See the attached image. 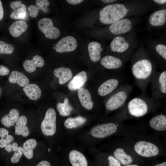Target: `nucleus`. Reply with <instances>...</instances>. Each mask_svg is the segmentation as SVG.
Masks as SVG:
<instances>
[{
    "instance_id": "nucleus-1",
    "label": "nucleus",
    "mask_w": 166,
    "mask_h": 166,
    "mask_svg": "<svg viewBox=\"0 0 166 166\" xmlns=\"http://www.w3.org/2000/svg\"><path fill=\"white\" fill-rule=\"evenodd\" d=\"M160 105L152 97H148L146 93H143L127 102L123 110L127 112L130 116L138 118L145 116Z\"/></svg>"
},
{
    "instance_id": "nucleus-2",
    "label": "nucleus",
    "mask_w": 166,
    "mask_h": 166,
    "mask_svg": "<svg viewBox=\"0 0 166 166\" xmlns=\"http://www.w3.org/2000/svg\"><path fill=\"white\" fill-rule=\"evenodd\" d=\"M135 83L143 93H146V89L156 73L152 63L146 58L136 61L131 68Z\"/></svg>"
},
{
    "instance_id": "nucleus-3",
    "label": "nucleus",
    "mask_w": 166,
    "mask_h": 166,
    "mask_svg": "<svg viewBox=\"0 0 166 166\" xmlns=\"http://www.w3.org/2000/svg\"><path fill=\"white\" fill-rule=\"evenodd\" d=\"M132 85L125 84L114 91L107 101L105 107L108 111H112L123 107L132 92Z\"/></svg>"
},
{
    "instance_id": "nucleus-4",
    "label": "nucleus",
    "mask_w": 166,
    "mask_h": 166,
    "mask_svg": "<svg viewBox=\"0 0 166 166\" xmlns=\"http://www.w3.org/2000/svg\"><path fill=\"white\" fill-rule=\"evenodd\" d=\"M41 129L42 134L47 137L51 138L57 134L61 137L66 139L62 127L57 126L56 112L52 108H49L46 111L41 124Z\"/></svg>"
},
{
    "instance_id": "nucleus-5",
    "label": "nucleus",
    "mask_w": 166,
    "mask_h": 166,
    "mask_svg": "<svg viewBox=\"0 0 166 166\" xmlns=\"http://www.w3.org/2000/svg\"><path fill=\"white\" fill-rule=\"evenodd\" d=\"M128 10L123 4L117 3L107 5L99 12L100 21L104 24L115 23L124 17Z\"/></svg>"
},
{
    "instance_id": "nucleus-6",
    "label": "nucleus",
    "mask_w": 166,
    "mask_h": 166,
    "mask_svg": "<svg viewBox=\"0 0 166 166\" xmlns=\"http://www.w3.org/2000/svg\"><path fill=\"white\" fill-rule=\"evenodd\" d=\"M89 123L86 117L81 115L68 117L64 121L62 127L66 138L72 137L89 125Z\"/></svg>"
},
{
    "instance_id": "nucleus-7",
    "label": "nucleus",
    "mask_w": 166,
    "mask_h": 166,
    "mask_svg": "<svg viewBox=\"0 0 166 166\" xmlns=\"http://www.w3.org/2000/svg\"><path fill=\"white\" fill-rule=\"evenodd\" d=\"M152 98L157 102L164 101L166 97V71L156 73L150 82Z\"/></svg>"
},
{
    "instance_id": "nucleus-8",
    "label": "nucleus",
    "mask_w": 166,
    "mask_h": 166,
    "mask_svg": "<svg viewBox=\"0 0 166 166\" xmlns=\"http://www.w3.org/2000/svg\"><path fill=\"white\" fill-rule=\"evenodd\" d=\"M125 75L118 73L114 77L107 79L100 85L97 89L98 94L101 97L106 96L125 84Z\"/></svg>"
},
{
    "instance_id": "nucleus-9",
    "label": "nucleus",
    "mask_w": 166,
    "mask_h": 166,
    "mask_svg": "<svg viewBox=\"0 0 166 166\" xmlns=\"http://www.w3.org/2000/svg\"><path fill=\"white\" fill-rule=\"evenodd\" d=\"M134 149L138 154L146 157L156 156L160 152L158 147L155 144L144 140L137 142L134 144Z\"/></svg>"
},
{
    "instance_id": "nucleus-10",
    "label": "nucleus",
    "mask_w": 166,
    "mask_h": 166,
    "mask_svg": "<svg viewBox=\"0 0 166 166\" xmlns=\"http://www.w3.org/2000/svg\"><path fill=\"white\" fill-rule=\"evenodd\" d=\"M38 27L47 38L55 39L60 35L59 30L53 26L52 21L49 18H45L40 19L38 22Z\"/></svg>"
},
{
    "instance_id": "nucleus-11",
    "label": "nucleus",
    "mask_w": 166,
    "mask_h": 166,
    "mask_svg": "<svg viewBox=\"0 0 166 166\" xmlns=\"http://www.w3.org/2000/svg\"><path fill=\"white\" fill-rule=\"evenodd\" d=\"M77 45V41L74 37L67 36L62 38L57 43L55 49L59 53L71 52L76 49Z\"/></svg>"
},
{
    "instance_id": "nucleus-12",
    "label": "nucleus",
    "mask_w": 166,
    "mask_h": 166,
    "mask_svg": "<svg viewBox=\"0 0 166 166\" xmlns=\"http://www.w3.org/2000/svg\"><path fill=\"white\" fill-rule=\"evenodd\" d=\"M132 27V24L131 21L125 18L112 24L109 27V30L112 33L118 35L129 32Z\"/></svg>"
},
{
    "instance_id": "nucleus-13",
    "label": "nucleus",
    "mask_w": 166,
    "mask_h": 166,
    "mask_svg": "<svg viewBox=\"0 0 166 166\" xmlns=\"http://www.w3.org/2000/svg\"><path fill=\"white\" fill-rule=\"evenodd\" d=\"M77 93L82 107L87 110H92L94 103L92 101L91 94L89 91L86 89L81 88L79 89Z\"/></svg>"
},
{
    "instance_id": "nucleus-14",
    "label": "nucleus",
    "mask_w": 166,
    "mask_h": 166,
    "mask_svg": "<svg viewBox=\"0 0 166 166\" xmlns=\"http://www.w3.org/2000/svg\"><path fill=\"white\" fill-rule=\"evenodd\" d=\"M100 64L105 68L109 69H118L121 68L123 63L119 58L111 55H106L103 57Z\"/></svg>"
},
{
    "instance_id": "nucleus-15",
    "label": "nucleus",
    "mask_w": 166,
    "mask_h": 166,
    "mask_svg": "<svg viewBox=\"0 0 166 166\" xmlns=\"http://www.w3.org/2000/svg\"><path fill=\"white\" fill-rule=\"evenodd\" d=\"M10 6L13 10L10 15L11 18L14 19H21L26 16V12L25 5L22 4L21 1H16L12 2Z\"/></svg>"
},
{
    "instance_id": "nucleus-16",
    "label": "nucleus",
    "mask_w": 166,
    "mask_h": 166,
    "mask_svg": "<svg viewBox=\"0 0 166 166\" xmlns=\"http://www.w3.org/2000/svg\"><path fill=\"white\" fill-rule=\"evenodd\" d=\"M149 124L151 127L156 131H166V115L160 113L153 117L149 120Z\"/></svg>"
},
{
    "instance_id": "nucleus-17",
    "label": "nucleus",
    "mask_w": 166,
    "mask_h": 166,
    "mask_svg": "<svg viewBox=\"0 0 166 166\" xmlns=\"http://www.w3.org/2000/svg\"><path fill=\"white\" fill-rule=\"evenodd\" d=\"M87 79L86 72L82 71L76 75L69 82L68 87L71 90L79 89L85 83Z\"/></svg>"
},
{
    "instance_id": "nucleus-18",
    "label": "nucleus",
    "mask_w": 166,
    "mask_h": 166,
    "mask_svg": "<svg viewBox=\"0 0 166 166\" xmlns=\"http://www.w3.org/2000/svg\"><path fill=\"white\" fill-rule=\"evenodd\" d=\"M44 59L40 56H34L31 60H26L23 63L25 70L30 73H32L36 70L37 67H42L44 65Z\"/></svg>"
},
{
    "instance_id": "nucleus-19",
    "label": "nucleus",
    "mask_w": 166,
    "mask_h": 166,
    "mask_svg": "<svg viewBox=\"0 0 166 166\" xmlns=\"http://www.w3.org/2000/svg\"><path fill=\"white\" fill-rule=\"evenodd\" d=\"M111 50L114 52L123 53L127 50L129 47V44L122 36L115 38L110 43Z\"/></svg>"
},
{
    "instance_id": "nucleus-20",
    "label": "nucleus",
    "mask_w": 166,
    "mask_h": 166,
    "mask_svg": "<svg viewBox=\"0 0 166 166\" xmlns=\"http://www.w3.org/2000/svg\"><path fill=\"white\" fill-rule=\"evenodd\" d=\"M88 50L90 59L92 61L97 62L100 60L102 49L99 43L95 41L89 43L88 45Z\"/></svg>"
},
{
    "instance_id": "nucleus-21",
    "label": "nucleus",
    "mask_w": 166,
    "mask_h": 166,
    "mask_svg": "<svg viewBox=\"0 0 166 166\" xmlns=\"http://www.w3.org/2000/svg\"><path fill=\"white\" fill-rule=\"evenodd\" d=\"M35 2L36 6L30 5L28 7L30 11V15L32 18H35L38 15L39 10H42L44 12L47 13L48 11V7L49 5V1L47 0H36Z\"/></svg>"
},
{
    "instance_id": "nucleus-22",
    "label": "nucleus",
    "mask_w": 166,
    "mask_h": 166,
    "mask_svg": "<svg viewBox=\"0 0 166 166\" xmlns=\"http://www.w3.org/2000/svg\"><path fill=\"white\" fill-rule=\"evenodd\" d=\"M28 27V24L25 22L18 21L13 23L9 28L10 34L13 37H18L25 32Z\"/></svg>"
},
{
    "instance_id": "nucleus-23",
    "label": "nucleus",
    "mask_w": 166,
    "mask_h": 166,
    "mask_svg": "<svg viewBox=\"0 0 166 166\" xmlns=\"http://www.w3.org/2000/svg\"><path fill=\"white\" fill-rule=\"evenodd\" d=\"M53 73L56 77L58 78V82L60 85L67 82L73 76L71 70L67 68L60 67L57 68L54 70Z\"/></svg>"
},
{
    "instance_id": "nucleus-24",
    "label": "nucleus",
    "mask_w": 166,
    "mask_h": 166,
    "mask_svg": "<svg viewBox=\"0 0 166 166\" xmlns=\"http://www.w3.org/2000/svg\"><path fill=\"white\" fill-rule=\"evenodd\" d=\"M149 21L154 26L164 25L166 22V10L162 9L154 12L150 16Z\"/></svg>"
},
{
    "instance_id": "nucleus-25",
    "label": "nucleus",
    "mask_w": 166,
    "mask_h": 166,
    "mask_svg": "<svg viewBox=\"0 0 166 166\" xmlns=\"http://www.w3.org/2000/svg\"><path fill=\"white\" fill-rule=\"evenodd\" d=\"M9 81L12 83H16L22 87H25L29 83L28 78L22 73L17 71H13L9 78Z\"/></svg>"
},
{
    "instance_id": "nucleus-26",
    "label": "nucleus",
    "mask_w": 166,
    "mask_h": 166,
    "mask_svg": "<svg viewBox=\"0 0 166 166\" xmlns=\"http://www.w3.org/2000/svg\"><path fill=\"white\" fill-rule=\"evenodd\" d=\"M27 123L26 117L24 115L21 116L16 123L15 127V134L22 135L24 137H26L30 134V132L26 125Z\"/></svg>"
},
{
    "instance_id": "nucleus-27",
    "label": "nucleus",
    "mask_w": 166,
    "mask_h": 166,
    "mask_svg": "<svg viewBox=\"0 0 166 166\" xmlns=\"http://www.w3.org/2000/svg\"><path fill=\"white\" fill-rule=\"evenodd\" d=\"M19 118L18 111L16 109H11L8 114L3 116L1 119L2 123L5 127L10 128L14 126Z\"/></svg>"
},
{
    "instance_id": "nucleus-28",
    "label": "nucleus",
    "mask_w": 166,
    "mask_h": 166,
    "mask_svg": "<svg viewBox=\"0 0 166 166\" xmlns=\"http://www.w3.org/2000/svg\"><path fill=\"white\" fill-rule=\"evenodd\" d=\"M23 91L30 99L35 101L39 99L41 95V91L36 84H28L23 88Z\"/></svg>"
},
{
    "instance_id": "nucleus-29",
    "label": "nucleus",
    "mask_w": 166,
    "mask_h": 166,
    "mask_svg": "<svg viewBox=\"0 0 166 166\" xmlns=\"http://www.w3.org/2000/svg\"><path fill=\"white\" fill-rule=\"evenodd\" d=\"M114 157L122 164H130L133 161L132 157L126 153L124 150L121 148H115L112 151Z\"/></svg>"
},
{
    "instance_id": "nucleus-30",
    "label": "nucleus",
    "mask_w": 166,
    "mask_h": 166,
    "mask_svg": "<svg viewBox=\"0 0 166 166\" xmlns=\"http://www.w3.org/2000/svg\"><path fill=\"white\" fill-rule=\"evenodd\" d=\"M56 107L59 114L63 117L70 116L73 110V108L69 104L67 98H65L63 103L59 102L57 103Z\"/></svg>"
},
{
    "instance_id": "nucleus-31",
    "label": "nucleus",
    "mask_w": 166,
    "mask_h": 166,
    "mask_svg": "<svg viewBox=\"0 0 166 166\" xmlns=\"http://www.w3.org/2000/svg\"><path fill=\"white\" fill-rule=\"evenodd\" d=\"M37 143L35 139H30L23 144L22 150L24 155L28 159H31L33 156V150L36 147Z\"/></svg>"
},
{
    "instance_id": "nucleus-32",
    "label": "nucleus",
    "mask_w": 166,
    "mask_h": 166,
    "mask_svg": "<svg viewBox=\"0 0 166 166\" xmlns=\"http://www.w3.org/2000/svg\"><path fill=\"white\" fill-rule=\"evenodd\" d=\"M14 49V47L12 45L0 41V54H11L13 52Z\"/></svg>"
},
{
    "instance_id": "nucleus-33",
    "label": "nucleus",
    "mask_w": 166,
    "mask_h": 166,
    "mask_svg": "<svg viewBox=\"0 0 166 166\" xmlns=\"http://www.w3.org/2000/svg\"><path fill=\"white\" fill-rule=\"evenodd\" d=\"M23 153L22 148L21 147H18L17 149L14 151V154L11 158V162L13 163L18 162Z\"/></svg>"
},
{
    "instance_id": "nucleus-34",
    "label": "nucleus",
    "mask_w": 166,
    "mask_h": 166,
    "mask_svg": "<svg viewBox=\"0 0 166 166\" xmlns=\"http://www.w3.org/2000/svg\"><path fill=\"white\" fill-rule=\"evenodd\" d=\"M156 49L157 53L164 60H166V46L165 45L159 44L156 46Z\"/></svg>"
},
{
    "instance_id": "nucleus-35",
    "label": "nucleus",
    "mask_w": 166,
    "mask_h": 166,
    "mask_svg": "<svg viewBox=\"0 0 166 166\" xmlns=\"http://www.w3.org/2000/svg\"><path fill=\"white\" fill-rule=\"evenodd\" d=\"M107 156L108 166H121L120 163L113 156L108 154Z\"/></svg>"
},
{
    "instance_id": "nucleus-36",
    "label": "nucleus",
    "mask_w": 166,
    "mask_h": 166,
    "mask_svg": "<svg viewBox=\"0 0 166 166\" xmlns=\"http://www.w3.org/2000/svg\"><path fill=\"white\" fill-rule=\"evenodd\" d=\"M9 69L3 65L0 66V75L5 76L7 75L9 73Z\"/></svg>"
},
{
    "instance_id": "nucleus-37",
    "label": "nucleus",
    "mask_w": 166,
    "mask_h": 166,
    "mask_svg": "<svg viewBox=\"0 0 166 166\" xmlns=\"http://www.w3.org/2000/svg\"><path fill=\"white\" fill-rule=\"evenodd\" d=\"M9 132L6 129L0 128V137L1 138H5L8 135Z\"/></svg>"
},
{
    "instance_id": "nucleus-38",
    "label": "nucleus",
    "mask_w": 166,
    "mask_h": 166,
    "mask_svg": "<svg viewBox=\"0 0 166 166\" xmlns=\"http://www.w3.org/2000/svg\"><path fill=\"white\" fill-rule=\"evenodd\" d=\"M36 166H51V164L49 161L43 160L40 161Z\"/></svg>"
},
{
    "instance_id": "nucleus-39",
    "label": "nucleus",
    "mask_w": 166,
    "mask_h": 166,
    "mask_svg": "<svg viewBox=\"0 0 166 166\" xmlns=\"http://www.w3.org/2000/svg\"><path fill=\"white\" fill-rule=\"evenodd\" d=\"M66 1L72 5L79 4L84 1L83 0H67Z\"/></svg>"
},
{
    "instance_id": "nucleus-40",
    "label": "nucleus",
    "mask_w": 166,
    "mask_h": 166,
    "mask_svg": "<svg viewBox=\"0 0 166 166\" xmlns=\"http://www.w3.org/2000/svg\"><path fill=\"white\" fill-rule=\"evenodd\" d=\"M5 138H1L0 139V148H3L8 144Z\"/></svg>"
},
{
    "instance_id": "nucleus-41",
    "label": "nucleus",
    "mask_w": 166,
    "mask_h": 166,
    "mask_svg": "<svg viewBox=\"0 0 166 166\" xmlns=\"http://www.w3.org/2000/svg\"><path fill=\"white\" fill-rule=\"evenodd\" d=\"M8 144H10L14 140V137L11 135H8L5 138Z\"/></svg>"
},
{
    "instance_id": "nucleus-42",
    "label": "nucleus",
    "mask_w": 166,
    "mask_h": 166,
    "mask_svg": "<svg viewBox=\"0 0 166 166\" xmlns=\"http://www.w3.org/2000/svg\"><path fill=\"white\" fill-rule=\"evenodd\" d=\"M4 15V11L2 3L0 0V21L3 18Z\"/></svg>"
},
{
    "instance_id": "nucleus-43",
    "label": "nucleus",
    "mask_w": 166,
    "mask_h": 166,
    "mask_svg": "<svg viewBox=\"0 0 166 166\" xmlns=\"http://www.w3.org/2000/svg\"><path fill=\"white\" fill-rule=\"evenodd\" d=\"M5 149L8 152H10L13 151L12 144H8L5 147Z\"/></svg>"
},
{
    "instance_id": "nucleus-44",
    "label": "nucleus",
    "mask_w": 166,
    "mask_h": 166,
    "mask_svg": "<svg viewBox=\"0 0 166 166\" xmlns=\"http://www.w3.org/2000/svg\"><path fill=\"white\" fill-rule=\"evenodd\" d=\"M12 146L13 151L14 152L17 148L18 147V144L16 142H14L12 144Z\"/></svg>"
},
{
    "instance_id": "nucleus-45",
    "label": "nucleus",
    "mask_w": 166,
    "mask_h": 166,
    "mask_svg": "<svg viewBox=\"0 0 166 166\" xmlns=\"http://www.w3.org/2000/svg\"><path fill=\"white\" fill-rule=\"evenodd\" d=\"M153 1L159 4H163L166 2L165 0H154Z\"/></svg>"
},
{
    "instance_id": "nucleus-46",
    "label": "nucleus",
    "mask_w": 166,
    "mask_h": 166,
    "mask_svg": "<svg viewBox=\"0 0 166 166\" xmlns=\"http://www.w3.org/2000/svg\"><path fill=\"white\" fill-rule=\"evenodd\" d=\"M155 166H166V161L156 164Z\"/></svg>"
},
{
    "instance_id": "nucleus-47",
    "label": "nucleus",
    "mask_w": 166,
    "mask_h": 166,
    "mask_svg": "<svg viewBox=\"0 0 166 166\" xmlns=\"http://www.w3.org/2000/svg\"><path fill=\"white\" fill-rule=\"evenodd\" d=\"M115 0H102L101 1L105 3H110L115 1Z\"/></svg>"
},
{
    "instance_id": "nucleus-48",
    "label": "nucleus",
    "mask_w": 166,
    "mask_h": 166,
    "mask_svg": "<svg viewBox=\"0 0 166 166\" xmlns=\"http://www.w3.org/2000/svg\"><path fill=\"white\" fill-rule=\"evenodd\" d=\"M125 166H138L136 164H128L125 165Z\"/></svg>"
}]
</instances>
